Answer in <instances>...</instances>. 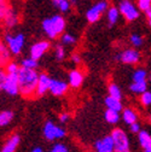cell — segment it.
<instances>
[{"label":"cell","mask_w":151,"mask_h":152,"mask_svg":"<svg viewBox=\"0 0 151 152\" xmlns=\"http://www.w3.org/2000/svg\"><path fill=\"white\" fill-rule=\"evenodd\" d=\"M30 152H45V151H44V148L40 147V146H35Z\"/></svg>","instance_id":"41"},{"label":"cell","mask_w":151,"mask_h":152,"mask_svg":"<svg viewBox=\"0 0 151 152\" xmlns=\"http://www.w3.org/2000/svg\"><path fill=\"white\" fill-rule=\"evenodd\" d=\"M147 122L151 124V113H150V115H149V117H147Z\"/></svg>","instance_id":"43"},{"label":"cell","mask_w":151,"mask_h":152,"mask_svg":"<svg viewBox=\"0 0 151 152\" xmlns=\"http://www.w3.org/2000/svg\"><path fill=\"white\" fill-rule=\"evenodd\" d=\"M120 10L116 6H110L108 12H106V18H108V23L110 27H114L117 22H119V18H120Z\"/></svg>","instance_id":"21"},{"label":"cell","mask_w":151,"mask_h":152,"mask_svg":"<svg viewBox=\"0 0 151 152\" xmlns=\"http://www.w3.org/2000/svg\"><path fill=\"white\" fill-rule=\"evenodd\" d=\"M115 59L123 63V64L137 65L141 61V54L138 50H136L133 47H129V48H125L121 52H119L115 57Z\"/></svg>","instance_id":"8"},{"label":"cell","mask_w":151,"mask_h":152,"mask_svg":"<svg viewBox=\"0 0 151 152\" xmlns=\"http://www.w3.org/2000/svg\"><path fill=\"white\" fill-rule=\"evenodd\" d=\"M109 3L106 0H99L96 4H93L87 11H86V20L88 23H96L100 20V17L104 12H108L109 10Z\"/></svg>","instance_id":"7"},{"label":"cell","mask_w":151,"mask_h":152,"mask_svg":"<svg viewBox=\"0 0 151 152\" xmlns=\"http://www.w3.org/2000/svg\"><path fill=\"white\" fill-rule=\"evenodd\" d=\"M143 152H151V150H145V151H143Z\"/></svg>","instance_id":"44"},{"label":"cell","mask_w":151,"mask_h":152,"mask_svg":"<svg viewBox=\"0 0 151 152\" xmlns=\"http://www.w3.org/2000/svg\"><path fill=\"white\" fill-rule=\"evenodd\" d=\"M104 104H105L106 109H109V110H114V111H117V112H122L123 111V104L119 99L111 98V97L108 96L104 99Z\"/></svg>","instance_id":"20"},{"label":"cell","mask_w":151,"mask_h":152,"mask_svg":"<svg viewBox=\"0 0 151 152\" xmlns=\"http://www.w3.org/2000/svg\"><path fill=\"white\" fill-rule=\"evenodd\" d=\"M50 48H51V41H48V40H40V41L34 42L30 46L29 54H30L32 58L39 61L41 57H44L45 53L48 52Z\"/></svg>","instance_id":"10"},{"label":"cell","mask_w":151,"mask_h":152,"mask_svg":"<svg viewBox=\"0 0 151 152\" xmlns=\"http://www.w3.org/2000/svg\"><path fill=\"white\" fill-rule=\"evenodd\" d=\"M137 5L144 13L151 9V0H137Z\"/></svg>","instance_id":"35"},{"label":"cell","mask_w":151,"mask_h":152,"mask_svg":"<svg viewBox=\"0 0 151 152\" xmlns=\"http://www.w3.org/2000/svg\"><path fill=\"white\" fill-rule=\"evenodd\" d=\"M93 152H115V144L112 137L104 135L103 138L98 139L93 144Z\"/></svg>","instance_id":"11"},{"label":"cell","mask_w":151,"mask_h":152,"mask_svg":"<svg viewBox=\"0 0 151 152\" xmlns=\"http://www.w3.org/2000/svg\"><path fill=\"white\" fill-rule=\"evenodd\" d=\"M150 79H151V74H150Z\"/></svg>","instance_id":"45"},{"label":"cell","mask_w":151,"mask_h":152,"mask_svg":"<svg viewBox=\"0 0 151 152\" xmlns=\"http://www.w3.org/2000/svg\"><path fill=\"white\" fill-rule=\"evenodd\" d=\"M139 103L144 107L151 106V92L150 91H146L145 93H143L141 96L139 97Z\"/></svg>","instance_id":"32"},{"label":"cell","mask_w":151,"mask_h":152,"mask_svg":"<svg viewBox=\"0 0 151 152\" xmlns=\"http://www.w3.org/2000/svg\"><path fill=\"white\" fill-rule=\"evenodd\" d=\"M21 68H26V69H32V70H36L37 66H39V61H36L32 57H26V58H22L20 62Z\"/></svg>","instance_id":"27"},{"label":"cell","mask_w":151,"mask_h":152,"mask_svg":"<svg viewBox=\"0 0 151 152\" xmlns=\"http://www.w3.org/2000/svg\"><path fill=\"white\" fill-rule=\"evenodd\" d=\"M147 76V71L144 68H138L132 74V82H146Z\"/></svg>","instance_id":"25"},{"label":"cell","mask_w":151,"mask_h":152,"mask_svg":"<svg viewBox=\"0 0 151 152\" xmlns=\"http://www.w3.org/2000/svg\"><path fill=\"white\" fill-rule=\"evenodd\" d=\"M76 36H74L69 33H64L62 36H61V44L63 46H71L74 44H76Z\"/></svg>","instance_id":"30"},{"label":"cell","mask_w":151,"mask_h":152,"mask_svg":"<svg viewBox=\"0 0 151 152\" xmlns=\"http://www.w3.org/2000/svg\"><path fill=\"white\" fill-rule=\"evenodd\" d=\"M70 61H71L74 64L79 65V64H81V57H80V54H78V53H73L71 57H70Z\"/></svg>","instance_id":"39"},{"label":"cell","mask_w":151,"mask_h":152,"mask_svg":"<svg viewBox=\"0 0 151 152\" xmlns=\"http://www.w3.org/2000/svg\"><path fill=\"white\" fill-rule=\"evenodd\" d=\"M70 113L69 112H61L59 115H58V121L62 123V124H65V123H68L69 121H70Z\"/></svg>","instance_id":"37"},{"label":"cell","mask_w":151,"mask_h":152,"mask_svg":"<svg viewBox=\"0 0 151 152\" xmlns=\"http://www.w3.org/2000/svg\"><path fill=\"white\" fill-rule=\"evenodd\" d=\"M11 58H12V54L10 50L7 48L5 42L1 41V44H0V64H1V68H5L11 62Z\"/></svg>","instance_id":"19"},{"label":"cell","mask_w":151,"mask_h":152,"mask_svg":"<svg viewBox=\"0 0 151 152\" xmlns=\"http://www.w3.org/2000/svg\"><path fill=\"white\" fill-rule=\"evenodd\" d=\"M129 91L133 94H137V96L140 97L143 93L147 91V81L146 82H132L129 85Z\"/></svg>","instance_id":"24"},{"label":"cell","mask_w":151,"mask_h":152,"mask_svg":"<svg viewBox=\"0 0 151 152\" xmlns=\"http://www.w3.org/2000/svg\"><path fill=\"white\" fill-rule=\"evenodd\" d=\"M65 54H67V52H65V48L62 44L56 46V48H54V58L56 59L59 61V62L63 61L65 58Z\"/></svg>","instance_id":"34"},{"label":"cell","mask_w":151,"mask_h":152,"mask_svg":"<svg viewBox=\"0 0 151 152\" xmlns=\"http://www.w3.org/2000/svg\"><path fill=\"white\" fill-rule=\"evenodd\" d=\"M84 79H85L84 72L80 69H73L68 74V83L74 89H78L82 86Z\"/></svg>","instance_id":"14"},{"label":"cell","mask_w":151,"mask_h":152,"mask_svg":"<svg viewBox=\"0 0 151 152\" xmlns=\"http://www.w3.org/2000/svg\"><path fill=\"white\" fill-rule=\"evenodd\" d=\"M69 83L59 79H52L50 86V93L54 97H63L69 91Z\"/></svg>","instance_id":"12"},{"label":"cell","mask_w":151,"mask_h":152,"mask_svg":"<svg viewBox=\"0 0 151 152\" xmlns=\"http://www.w3.org/2000/svg\"><path fill=\"white\" fill-rule=\"evenodd\" d=\"M65 27H67V22L62 15H53L51 17H47L41 23L43 31L51 40L61 37L65 33Z\"/></svg>","instance_id":"2"},{"label":"cell","mask_w":151,"mask_h":152,"mask_svg":"<svg viewBox=\"0 0 151 152\" xmlns=\"http://www.w3.org/2000/svg\"><path fill=\"white\" fill-rule=\"evenodd\" d=\"M104 120L109 124H117L120 122V120H121V115H120V112H117V111L105 109V111H104Z\"/></svg>","instance_id":"22"},{"label":"cell","mask_w":151,"mask_h":152,"mask_svg":"<svg viewBox=\"0 0 151 152\" xmlns=\"http://www.w3.org/2000/svg\"><path fill=\"white\" fill-rule=\"evenodd\" d=\"M119 10L127 22H133L138 20V17L140 16V10L138 5L132 0H121L119 4Z\"/></svg>","instance_id":"6"},{"label":"cell","mask_w":151,"mask_h":152,"mask_svg":"<svg viewBox=\"0 0 151 152\" xmlns=\"http://www.w3.org/2000/svg\"><path fill=\"white\" fill-rule=\"evenodd\" d=\"M9 9H10V6H9L6 0H1V1H0V18H1V20L5 17V15L9 11Z\"/></svg>","instance_id":"36"},{"label":"cell","mask_w":151,"mask_h":152,"mask_svg":"<svg viewBox=\"0 0 151 152\" xmlns=\"http://www.w3.org/2000/svg\"><path fill=\"white\" fill-rule=\"evenodd\" d=\"M15 118V112L11 110H3L0 112V126L6 127L9 126Z\"/></svg>","instance_id":"26"},{"label":"cell","mask_w":151,"mask_h":152,"mask_svg":"<svg viewBox=\"0 0 151 152\" xmlns=\"http://www.w3.org/2000/svg\"><path fill=\"white\" fill-rule=\"evenodd\" d=\"M129 44L133 46V48H139V47L143 46L144 39H143L141 35H139L137 33H133V34L129 35Z\"/></svg>","instance_id":"29"},{"label":"cell","mask_w":151,"mask_h":152,"mask_svg":"<svg viewBox=\"0 0 151 152\" xmlns=\"http://www.w3.org/2000/svg\"><path fill=\"white\" fill-rule=\"evenodd\" d=\"M3 69L6 71L7 75H17L18 71H20V69H21V65L17 64V63L13 62V61H11V62H10L5 68H3Z\"/></svg>","instance_id":"31"},{"label":"cell","mask_w":151,"mask_h":152,"mask_svg":"<svg viewBox=\"0 0 151 152\" xmlns=\"http://www.w3.org/2000/svg\"><path fill=\"white\" fill-rule=\"evenodd\" d=\"M52 4L57 7L62 13H67L71 7L70 0H52Z\"/></svg>","instance_id":"28"},{"label":"cell","mask_w":151,"mask_h":152,"mask_svg":"<svg viewBox=\"0 0 151 152\" xmlns=\"http://www.w3.org/2000/svg\"><path fill=\"white\" fill-rule=\"evenodd\" d=\"M110 135L114 139L115 152H132L130 141L128 134L121 128H114L111 130Z\"/></svg>","instance_id":"5"},{"label":"cell","mask_w":151,"mask_h":152,"mask_svg":"<svg viewBox=\"0 0 151 152\" xmlns=\"http://www.w3.org/2000/svg\"><path fill=\"white\" fill-rule=\"evenodd\" d=\"M3 41L5 42V45L7 46V48L10 50L12 56H18V54H21V52L24 47L26 36L23 33H17V34L6 33L4 35Z\"/></svg>","instance_id":"4"},{"label":"cell","mask_w":151,"mask_h":152,"mask_svg":"<svg viewBox=\"0 0 151 152\" xmlns=\"http://www.w3.org/2000/svg\"><path fill=\"white\" fill-rule=\"evenodd\" d=\"M138 138V142L139 146L143 148V151L145 150H151V133L143 129L139 134L137 135Z\"/></svg>","instance_id":"18"},{"label":"cell","mask_w":151,"mask_h":152,"mask_svg":"<svg viewBox=\"0 0 151 152\" xmlns=\"http://www.w3.org/2000/svg\"><path fill=\"white\" fill-rule=\"evenodd\" d=\"M40 74L36 70L21 68L18 71V83H20V93L26 99H32L35 97V92L39 82Z\"/></svg>","instance_id":"1"},{"label":"cell","mask_w":151,"mask_h":152,"mask_svg":"<svg viewBox=\"0 0 151 152\" xmlns=\"http://www.w3.org/2000/svg\"><path fill=\"white\" fill-rule=\"evenodd\" d=\"M20 144H21V135L18 133H13L5 140L0 152H16Z\"/></svg>","instance_id":"15"},{"label":"cell","mask_w":151,"mask_h":152,"mask_svg":"<svg viewBox=\"0 0 151 152\" xmlns=\"http://www.w3.org/2000/svg\"><path fill=\"white\" fill-rule=\"evenodd\" d=\"M0 89L5 92L7 96L16 97L21 96L20 93V83H18V74L17 75H7L3 83H0Z\"/></svg>","instance_id":"9"},{"label":"cell","mask_w":151,"mask_h":152,"mask_svg":"<svg viewBox=\"0 0 151 152\" xmlns=\"http://www.w3.org/2000/svg\"><path fill=\"white\" fill-rule=\"evenodd\" d=\"M67 135V130L61 127L59 124L54 123L53 121H46L43 127V137L45 140L51 142H58L59 140L64 139Z\"/></svg>","instance_id":"3"},{"label":"cell","mask_w":151,"mask_h":152,"mask_svg":"<svg viewBox=\"0 0 151 152\" xmlns=\"http://www.w3.org/2000/svg\"><path fill=\"white\" fill-rule=\"evenodd\" d=\"M52 77L47 72H40L39 76V82H37L35 97H43L47 92H50V86H51Z\"/></svg>","instance_id":"13"},{"label":"cell","mask_w":151,"mask_h":152,"mask_svg":"<svg viewBox=\"0 0 151 152\" xmlns=\"http://www.w3.org/2000/svg\"><path fill=\"white\" fill-rule=\"evenodd\" d=\"M48 152H69V147L64 142L58 141V142H54L51 146V148L48 150Z\"/></svg>","instance_id":"33"},{"label":"cell","mask_w":151,"mask_h":152,"mask_svg":"<svg viewBox=\"0 0 151 152\" xmlns=\"http://www.w3.org/2000/svg\"><path fill=\"white\" fill-rule=\"evenodd\" d=\"M121 120L127 124V126H132L138 122L139 120V115L138 112L132 109V107H125L122 113H121Z\"/></svg>","instance_id":"17"},{"label":"cell","mask_w":151,"mask_h":152,"mask_svg":"<svg viewBox=\"0 0 151 152\" xmlns=\"http://www.w3.org/2000/svg\"><path fill=\"white\" fill-rule=\"evenodd\" d=\"M145 16H146V20H147L149 26L151 27V9H150L149 11H146V12H145Z\"/></svg>","instance_id":"40"},{"label":"cell","mask_w":151,"mask_h":152,"mask_svg":"<svg viewBox=\"0 0 151 152\" xmlns=\"http://www.w3.org/2000/svg\"><path fill=\"white\" fill-rule=\"evenodd\" d=\"M141 130H143V129H141V126H140L139 122H137V123H134V124L129 126V132L132 133V134H137V135H138Z\"/></svg>","instance_id":"38"},{"label":"cell","mask_w":151,"mask_h":152,"mask_svg":"<svg viewBox=\"0 0 151 152\" xmlns=\"http://www.w3.org/2000/svg\"><path fill=\"white\" fill-rule=\"evenodd\" d=\"M70 3H71V5H75L78 3V0H70Z\"/></svg>","instance_id":"42"},{"label":"cell","mask_w":151,"mask_h":152,"mask_svg":"<svg viewBox=\"0 0 151 152\" xmlns=\"http://www.w3.org/2000/svg\"><path fill=\"white\" fill-rule=\"evenodd\" d=\"M108 96L111 97V98L121 100L122 99V91H121L120 86L116 85L115 82H109V85H108Z\"/></svg>","instance_id":"23"},{"label":"cell","mask_w":151,"mask_h":152,"mask_svg":"<svg viewBox=\"0 0 151 152\" xmlns=\"http://www.w3.org/2000/svg\"><path fill=\"white\" fill-rule=\"evenodd\" d=\"M1 21H3L4 26L7 29H12V28H15L18 23H20V16H18V12L17 11H15L12 7H10L9 11L6 12L5 17L3 18Z\"/></svg>","instance_id":"16"}]
</instances>
